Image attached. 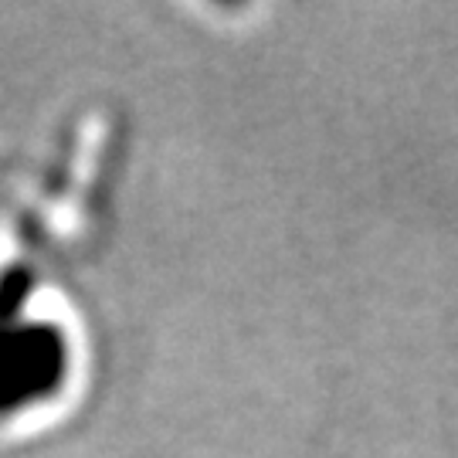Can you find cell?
<instances>
[{"mask_svg": "<svg viewBox=\"0 0 458 458\" xmlns=\"http://www.w3.org/2000/svg\"><path fill=\"white\" fill-rule=\"evenodd\" d=\"M31 289L28 268L0 272V421L55 401L72 374L65 329L28 316Z\"/></svg>", "mask_w": 458, "mask_h": 458, "instance_id": "obj_1", "label": "cell"}]
</instances>
